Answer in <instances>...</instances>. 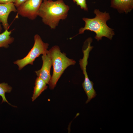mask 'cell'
<instances>
[{
    "label": "cell",
    "mask_w": 133,
    "mask_h": 133,
    "mask_svg": "<svg viewBox=\"0 0 133 133\" xmlns=\"http://www.w3.org/2000/svg\"><path fill=\"white\" fill-rule=\"evenodd\" d=\"M94 13L96 15L95 18H83L85 22V25L80 29L78 34L83 33L86 30H89L96 33L95 38L98 41L101 40L103 37L112 39L114 33L113 29L106 24L107 21L110 18L109 13L101 12L97 9L95 10Z\"/></svg>",
    "instance_id": "7a4b0ae2"
},
{
    "label": "cell",
    "mask_w": 133,
    "mask_h": 133,
    "mask_svg": "<svg viewBox=\"0 0 133 133\" xmlns=\"http://www.w3.org/2000/svg\"><path fill=\"white\" fill-rule=\"evenodd\" d=\"M111 6L127 13L133 8V0H111Z\"/></svg>",
    "instance_id": "9c48e42d"
},
{
    "label": "cell",
    "mask_w": 133,
    "mask_h": 133,
    "mask_svg": "<svg viewBox=\"0 0 133 133\" xmlns=\"http://www.w3.org/2000/svg\"><path fill=\"white\" fill-rule=\"evenodd\" d=\"M47 84L42 79L37 77L35 81L33 93L32 97V101H34L41 93L47 89Z\"/></svg>",
    "instance_id": "30bf717a"
},
{
    "label": "cell",
    "mask_w": 133,
    "mask_h": 133,
    "mask_svg": "<svg viewBox=\"0 0 133 133\" xmlns=\"http://www.w3.org/2000/svg\"><path fill=\"white\" fill-rule=\"evenodd\" d=\"M33 46L27 55L22 59L15 61L14 63L17 65L18 69L21 70L28 64L33 65L35 59L41 54H47L49 44L44 42L40 36L38 34L34 36Z\"/></svg>",
    "instance_id": "277c9868"
},
{
    "label": "cell",
    "mask_w": 133,
    "mask_h": 133,
    "mask_svg": "<svg viewBox=\"0 0 133 133\" xmlns=\"http://www.w3.org/2000/svg\"><path fill=\"white\" fill-rule=\"evenodd\" d=\"M12 89L11 87L7 83H0V96L2 98V103L6 102L9 105L15 106L12 105L8 102L5 97V93H10Z\"/></svg>",
    "instance_id": "7c38bea8"
},
{
    "label": "cell",
    "mask_w": 133,
    "mask_h": 133,
    "mask_svg": "<svg viewBox=\"0 0 133 133\" xmlns=\"http://www.w3.org/2000/svg\"><path fill=\"white\" fill-rule=\"evenodd\" d=\"M44 0H27L17 8V12L22 17L31 20L38 16L39 10Z\"/></svg>",
    "instance_id": "8992f818"
},
{
    "label": "cell",
    "mask_w": 133,
    "mask_h": 133,
    "mask_svg": "<svg viewBox=\"0 0 133 133\" xmlns=\"http://www.w3.org/2000/svg\"><path fill=\"white\" fill-rule=\"evenodd\" d=\"M47 54L51 59L53 67L52 75L48 84L50 89H53L65 69L70 66L74 65L76 62L67 57L65 53L61 52L57 46L53 47Z\"/></svg>",
    "instance_id": "3957f363"
},
{
    "label": "cell",
    "mask_w": 133,
    "mask_h": 133,
    "mask_svg": "<svg viewBox=\"0 0 133 133\" xmlns=\"http://www.w3.org/2000/svg\"><path fill=\"white\" fill-rule=\"evenodd\" d=\"M17 8L14 3H0V21L5 30L8 29L9 25L8 18L10 13L17 12Z\"/></svg>",
    "instance_id": "ba28073f"
},
{
    "label": "cell",
    "mask_w": 133,
    "mask_h": 133,
    "mask_svg": "<svg viewBox=\"0 0 133 133\" xmlns=\"http://www.w3.org/2000/svg\"><path fill=\"white\" fill-rule=\"evenodd\" d=\"M77 5L79 6L81 8L85 11H87L88 8L86 0H73Z\"/></svg>",
    "instance_id": "4fadbf2b"
},
{
    "label": "cell",
    "mask_w": 133,
    "mask_h": 133,
    "mask_svg": "<svg viewBox=\"0 0 133 133\" xmlns=\"http://www.w3.org/2000/svg\"></svg>",
    "instance_id": "e0dca14e"
},
{
    "label": "cell",
    "mask_w": 133,
    "mask_h": 133,
    "mask_svg": "<svg viewBox=\"0 0 133 133\" xmlns=\"http://www.w3.org/2000/svg\"><path fill=\"white\" fill-rule=\"evenodd\" d=\"M69 7L63 0H44L40 7L38 16L43 23L51 29H54L61 20L67 17Z\"/></svg>",
    "instance_id": "6da1fadb"
},
{
    "label": "cell",
    "mask_w": 133,
    "mask_h": 133,
    "mask_svg": "<svg viewBox=\"0 0 133 133\" xmlns=\"http://www.w3.org/2000/svg\"><path fill=\"white\" fill-rule=\"evenodd\" d=\"M1 22L0 21V33L1 32L2 28L1 26V24H0Z\"/></svg>",
    "instance_id": "2e32d148"
},
{
    "label": "cell",
    "mask_w": 133,
    "mask_h": 133,
    "mask_svg": "<svg viewBox=\"0 0 133 133\" xmlns=\"http://www.w3.org/2000/svg\"><path fill=\"white\" fill-rule=\"evenodd\" d=\"M43 64L40 70L35 71L38 77L48 84L51 78L50 71L52 65L51 59L47 54L43 55L42 57Z\"/></svg>",
    "instance_id": "52a82bcc"
},
{
    "label": "cell",
    "mask_w": 133,
    "mask_h": 133,
    "mask_svg": "<svg viewBox=\"0 0 133 133\" xmlns=\"http://www.w3.org/2000/svg\"><path fill=\"white\" fill-rule=\"evenodd\" d=\"M11 31H9L7 29L0 34V48H7L13 42L14 39L11 36Z\"/></svg>",
    "instance_id": "8fae6325"
},
{
    "label": "cell",
    "mask_w": 133,
    "mask_h": 133,
    "mask_svg": "<svg viewBox=\"0 0 133 133\" xmlns=\"http://www.w3.org/2000/svg\"><path fill=\"white\" fill-rule=\"evenodd\" d=\"M16 0H0V3L5 4L10 3H14Z\"/></svg>",
    "instance_id": "9a60e30c"
},
{
    "label": "cell",
    "mask_w": 133,
    "mask_h": 133,
    "mask_svg": "<svg viewBox=\"0 0 133 133\" xmlns=\"http://www.w3.org/2000/svg\"><path fill=\"white\" fill-rule=\"evenodd\" d=\"M27 0H16L14 4L16 7L17 8L20 5Z\"/></svg>",
    "instance_id": "5bb4252c"
},
{
    "label": "cell",
    "mask_w": 133,
    "mask_h": 133,
    "mask_svg": "<svg viewBox=\"0 0 133 133\" xmlns=\"http://www.w3.org/2000/svg\"><path fill=\"white\" fill-rule=\"evenodd\" d=\"M83 57L79 61L80 67L84 76V80L82 86L87 97L86 103H88L91 100L95 97L97 95L96 92L93 87L94 83L89 79L86 70V66L88 64V59L89 52L87 50L83 51Z\"/></svg>",
    "instance_id": "5b68a950"
}]
</instances>
